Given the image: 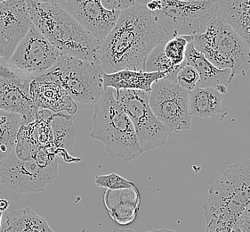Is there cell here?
Returning <instances> with one entry per match:
<instances>
[{
	"label": "cell",
	"mask_w": 250,
	"mask_h": 232,
	"mask_svg": "<svg viewBox=\"0 0 250 232\" xmlns=\"http://www.w3.org/2000/svg\"><path fill=\"white\" fill-rule=\"evenodd\" d=\"M35 1H38L40 3H45V4L60 5V6H63L67 2V0H35Z\"/></svg>",
	"instance_id": "4dcf8cb0"
},
{
	"label": "cell",
	"mask_w": 250,
	"mask_h": 232,
	"mask_svg": "<svg viewBox=\"0 0 250 232\" xmlns=\"http://www.w3.org/2000/svg\"><path fill=\"white\" fill-rule=\"evenodd\" d=\"M240 227L242 232H250V202L240 216Z\"/></svg>",
	"instance_id": "f1b7e54d"
},
{
	"label": "cell",
	"mask_w": 250,
	"mask_h": 232,
	"mask_svg": "<svg viewBox=\"0 0 250 232\" xmlns=\"http://www.w3.org/2000/svg\"><path fill=\"white\" fill-rule=\"evenodd\" d=\"M62 7L100 43L115 26L121 13L106 9L101 0H67Z\"/></svg>",
	"instance_id": "4fadbf2b"
},
{
	"label": "cell",
	"mask_w": 250,
	"mask_h": 232,
	"mask_svg": "<svg viewBox=\"0 0 250 232\" xmlns=\"http://www.w3.org/2000/svg\"><path fill=\"white\" fill-rule=\"evenodd\" d=\"M56 157L40 148L31 159L21 160L15 152L0 164L1 182L19 194L43 191L58 175Z\"/></svg>",
	"instance_id": "52a82bcc"
},
{
	"label": "cell",
	"mask_w": 250,
	"mask_h": 232,
	"mask_svg": "<svg viewBox=\"0 0 250 232\" xmlns=\"http://www.w3.org/2000/svg\"><path fill=\"white\" fill-rule=\"evenodd\" d=\"M150 232H177L173 231V230H169V229H166V228H162V229H156Z\"/></svg>",
	"instance_id": "d6a6232c"
},
{
	"label": "cell",
	"mask_w": 250,
	"mask_h": 232,
	"mask_svg": "<svg viewBox=\"0 0 250 232\" xmlns=\"http://www.w3.org/2000/svg\"><path fill=\"white\" fill-rule=\"evenodd\" d=\"M149 94L133 90L116 91V98L129 116L143 152L164 146L172 133L153 114L149 104Z\"/></svg>",
	"instance_id": "9c48e42d"
},
{
	"label": "cell",
	"mask_w": 250,
	"mask_h": 232,
	"mask_svg": "<svg viewBox=\"0 0 250 232\" xmlns=\"http://www.w3.org/2000/svg\"><path fill=\"white\" fill-rule=\"evenodd\" d=\"M2 218H3V212H0V228L2 226Z\"/></svg>",
	"instance_id": "8d00e7d4"
},
{
	"label": "cell",
	"mask_w": 250,
	"mask_h": 232,
	"mask_svg": "<svg viewBox=\"0 0 250 232\" xmlns=\"http://www.w3.org/2000/svg\"><path fill=\"white\" fill-rule=\"evenodd\" d=\"M150 0H135V5H145Z\"/></svg>",
	"instance_id": "836d02e7"
},
{
	"label": "cell",
	"mask_w": 250,
	"mask_h": 232,
	"mask_svg": "<svg viewBox=\"0 0 250 232\" xmlns=\"http://www.w3.org/2000/svg\"><path fill=\"white\" fill-rule=\"evenodd\" d=\"M31 24L26 0L0 3V57L10 58Z\"/></svg>",
	"instance_id": "7c38bea8"
},
{
	"label": "cell",
	"mask_w": 250,
	"mask_h": 232,
	"mask_svg": "<svg viewBox=\"0 0 250 232\" xmlns=\"http://www.w3.org/2000/svg\"><path fill=\"white\" fill-rule=\"evenodd\" d=\"M192 43L207 59L231 75L246 76L250 69V47L245 39L220 15L209 22L206 30L193 36Z\"/></svg>",
	"instance_id": "5b68a950"
},
{
	"label": "cell",
	"mask_w": 250,
	"mask_h": 232,
	"mask_svg": "<svg viewBox=\"0 0 250 232\" xmlns=\"http://www.w3.org/2000/svg\"><path fill=\"white\" fill-rule=\"evenodd\" d=\"M104 203L113 222L121 226L129 225L137 217L140 208V193L136 186L119 190L106 189Z\"/></svg>",
	"instance_id": "e0dca14e"
},
{
	"label": "cell",
	"mask_w": 250,
	"mask_h": 232,
	"mask_svg": "<svg viewBox=\"0 0 250 232\" xmlns=\"http://www.w3.org/2000/svg\"><path fill=\"white\" fill-rule=\"evenodd\" d=\"M167 40L161 41L151 50L145 63V71L165 72V79L176 83V75L181 68L174 67L171 61L166 56L165 44Z\"/></svg>",
	"instance_id": "cb8c5ba5"
},
{
	"label": "cell",
	"mask_w": 250,
	"mask_h": 232,
	"mask_svg": "<svg viewBox=\"0 0 250 232\" xmlns=\"http://www.w3.org/2000/svg\"><path fill=\"white\" fill-rule=\"evenodd\" d=\"M112 232H137L133 231V230H120V229H116Z\"/></svg>",
	"instance_id": "e575fe53"
},
{
	"label": "cell",
	"mask_w": 250,
	"mask_h": 232,
	"mask_svg": "<svg viewBox=\"0 0 250 232\" xmlns=\"http://www.w3.org/2000/svg\"><path fill=\"white\" fill-rule=\"evenodd\" d=\"M153 114L172 132L189 131L191 118L189 110V91L167 79L155 81L149 94Z\"/></svg>",
	"instance_id": "8fae6325"
},
{
	"label": "cell",
	"mask_w": 250,
	"mask_h": 232,
	"mask_svg": "<svg viewBox=\"0 0 250 232\" xmlns=\"http://www.w3.org/2000/svg\"><path fill=\"white\" fill-rule=\"evenodd\" d=\"M190 116L199 118H210L223 111V96L213 88L197 86L189 92Z\"/></svg>",
	"instance_id": "7402d4cb"
},
{
	"label": "cell",
	"mask_w": 250,
	"mask_h": 232,
	"mask_svg": "<svg viewBox=\"0 0 250 232\" xmlns=\"http://www.w3.org/2000/svg\"><path fill=\"white\" fill-rule=\"evenodd\" d=\"M50 124L57 155H60L64 161L69 162L80 161V159H75L68 154L74 146L77 134L72 116L66 113H53Z\"/></svg>",
	"instance_id": "d6986e66"
},
{
	"label": "cell",
	"mask_w": 250,
	"mask_h": 232,
	"mask_svg": "<svg viewBox=\"0 0 250 232\" xmlns=\"http://www.w3.org/2000/svg\"><path fill=\"white\" fill-rule=\"evenodd\" d=\"M21 125L22 116L0 110V164L15 153L17 133Z\"/></svg>",
	"instance_id": "603a6c76"
},
{
	"label": "cell",
	"mask_w": 250,
	"mask_h": 232,
	"mask_svg": "<svg viewBox=\"0 0 250 232\" xmlns=\"http://www.w3.org/2000/svg\"><path fill=\"white\" fill-rule=\"evenodd\" d=\"M160 1V10L151 15L168 40L175 36L202 33L209 22L217 15L216 1Z\"/></svg>",
	"instance_id": "ba28073f"
},
{
	"label": "cell",
	"mask_w": 250,
	"mask_h": 232,
	"mask_svg": "<svg viewBox=\"0 0 250 232\" xmlns=\"http://www.w3.org/2000/svg\"><path fill=\"white\" fill-rule=\"evenodd\" d=\"M62 55L31 24L27 34L7 60V66L19 78L31 81L49 70Z\"/></svg>",
	"instance_id": "30bf717a"
},
{
	"label": "cell",
	"mask_w": 250,
	"mask_h": 232,
	"mask_svg": "<svg viewBox=\"0 0 250 232\" xmlns=\"http://www.w3.org/2000/svg\"><path fill=\"white\" fill-rule=\"evenodd\" d=\"M30 21L62 55L99 62L100 42L60 5L26 0Z\"/></svg>",
	"instance_id": "7a4b0ae2"
},
{
	"label": "cell",
	"mask_w": 250,
	"mask_h": 232,
	"mask_svg": "<svg viewBox=\"0 0 250 232\" xmlns=\"http://www.w3.org/2000/svg\"><path fill=\"white\" fill-rule=\"evenodd\" d=\"M0 232H55L48 222L30 208L15 209L5 215Z\"/></svg>",
	"instance_id": "44dd1931"
},
{
	"label": "cell",
	"mask_w": 250,
	"mask_h": 232,
	"mask_svg": "<svg viewBox=\"0 0 250 232\" xmlns=\"http://www.w3.org/2000/svg\"><path fill=\"white\" fill-rule=\"evenodd\" d=\"M200 81L198 71L192 66L185 65L181 68L176 75V83L187 91H193Z\"/></svg>",
	"instance_id": "4316f807"
},
{
	"label": "cell",
	"mask_w": 250,
	"mask_h": 232,
	"mask_svg": "<svg viewBox=\"0 0 250 232\" xmlns=\"http://www.w3.org/2000/svg\"><path fill=\"white\" fill-rule=\"evenodd\" d=\"M0 78H19L7 66V60L0 57Z\"/></svg>",
	"instance_id": "f546056e"
},
{
	"label": "cell",
	"mask_w": 250,
	"mask_h": 232,
	"mask_svg": "<svg viewBox=\"0 0 250 232\" xmlns=\"http://www.w3.org/2000/svg\"><path fill=\"white\" fill-rule=\"evenodd\" d=\"M217 15L242 36L250 47V0H217Z\"/></svg>",
	"instance_id": "ffe728a7"
},
{
	"label": "cell",
	"mask_w": 250,
	"mask_h": 232,
	"mask_svg": "<svg viewBox=\"0 0 250 232\" xmlns=\"http://www.w3.org/2000/svg\"><path fill=\"white\" fill-rule=\"evenodd\" d=\"M100 62L62 55L49 70L35 79L54 81L65 90L74 101L95 105L105 91Z\"/></svg>",
	"instance_id": "8992f818"
},
{
	"label": "cell",
	"mask_w": 250,
	"mask_h": 232,
	"mask_svg": "<svg viewBox=\"0 0 250 232\" xmlns=\"http://www.w3.org/2000/svg\"><path fill=\"white\" fill-rule=\"evenodd\" d=\"M10 206V203L5 198H0V212H4L6 211Z\"/></svg>",
	"instance_id": "1f68e13d"
},
{
	"label": "cell",
	"mask_w": 250,
	"mask_h": 232,
	"mask_svg": "<svg viewBox=\"0 0 250 232\" xmlns=\"http://www.w3.org/2000/svg\"><path fill=\"white\" fill-rule=\"evenodd\" d=\"M108 10L123 11L135 5V0H101Z\"/></svg>",
	"instance_id": "83f0119b"
},
{
	"label": "cell",
	"mask_w": 250,
	"mask_h": 232,
	"mask_svg": "<svg viewBox=\"0 0 250 232\" xmlns=\"http://www.w3.org/2000/svg\"><path fill=\"white\" fill-rule=\"evenodd\" d=\"M250 202V159L228 167L208 189L203 206L206 228H240V218Z\"/></svg>",
	"instance_id": "3957f363"
},
{
	"label": "cell",
	"mask_w": 250,
	"mask_h": 232,
	"mask_svg": "<svg viewBox=\"0 0 250 232\" xmlns=\"http://www.w3.org/2000/svg\"><path fill=\"white\" fill-rule=\"evenodd\" d=\"M185 59L187 65L192 66L200 75L197 86L213 88L222 95L227 93V86L233 79L230 69H220L214 66L201 52L196 49L192 41L187 46Z\"/></svg>",
	"instance_id": "2e32d148"
},
{
	"label": "cell",
	"mask_w": 250,
	"mask_h": 232,
	"mask_svg": "<svg viewBox=\"0 0 250 232\" xmlns=\"http://www.w3.org/2000/svg\"><path fill=\"white\" fill-rule=\"evenodd\" d=\"M30 80L0 78V110L22 116L23 125L35 121L38 109L31 99Z\"/></svg>",
	"instance_id": "5bb4252c"
},
{
	"label": "cell",
	"mask_w": 250,
	"mask_h": 232,
	"mask_svg": "<svg viewBox=\"0 0 250 232\" xmlns=\"http://www.w3.org/2000/svg\"><path fill=\"white\" fill-rule=\"evenodd\" d=\"M95 184L99 187H104L110 190H119L135 187V183L125 180L115 172H111L106 175H99L95 177Z\"/></svg>",
	"instance_id": "484cf974"
},
{
	"label": "cell",
	"mask_w": 250,
	"mask_h": 232,
	"mask_svg": "<svg viewBox=\"0 0 250 232\" xmlns=\"http://www.w3.org/2000/svg\"><path fill=\"white\" fill-rule=\"evenodd\" d=\"M94 129L90 137L103 142L111 158L130 161L141 156V148L129 116L116 98L111 88L105 89L95 105Z\"/></svg>",
	"instance_id": "277c9868"
},
{
	"label": "cell",
	"mask_w": 250,
	"mask_h": 232,
	"mask_svg": "<svg viewBox=\"0 0 250 232\" xmlns=\"http://www.w3.org/2000/svg\"><path fill=\"white\" fill-rule=\"evenodd\" d=\"M168 40L145 5L121 11L115 26L100 43L99 62L104 73L121 70L145 71L151 50Z\"/></svg>",
	"instance_id": "6da1fadb"
},
{
	"label": "cell",
	"mask_w": 250,
	"mask_h": 232,
	"mask_svg": "<svg viewBox=\"0 0 250 232\" xmlns=\"http://www.w3.org/2000/svg\"><path fill=\"white\" fill-rule=\"evenodd\" d=\"M193 40V36H175L167 40L165 44L166 56L171 61L174 67L181 68L185 66V52L187 46Z\"/></svg>",
	"instance_id": "d4e9b609"
},
{
	"label": "cell",
	"mask_w": 250,
	"mask_h": 232,
	"mask_svg": "<svg viewBox=\"0 0 250 232\" xmlns=\"http://www.w3.org/2000/svg\"><path fill=\"white\" fill-rule=\"evenodd\" d=\"M165 77V72L162 71L150 72L125 69L113 73H104V89L111 88L116 91L133 90L150 93L152 84Z\"/></svg>",
	"instance_id": "ac0fdd59"
},
{
	"label": "cell",
	"mask_w": 250,
	"mask_h": 232,
	"mask_svg": "<svg viewBox=\"0 0 250 232\" xmlns=\"http://www.w3.org/2000/svg\"><path fill=\"white\" fill-rule=\"evenodd\" d=\"M31 99L38 110L45 109L52 113L75 115L78 107L69 93L54 81L33 79L30 81Z\"/></svg>",
	"instance_id": "9a60e30c"
},
{
	"label": "cell",
	"mask_w": 250,
	"mask_h": 232,
	"mask_svg": "<svg viewBox=\"0 0 250 232\" xmlns=\"http://www.w3.org/2000/svg\"><path fill=\"white\" fill-rule=\"evenodd\" d=\"M6 0H0V3H2V2H5Z\"/></svg>",
	"instance_id": "74e56055"
},
{
	"label": "cell",
	"mask_w": 250,
	"mask_h": 232,
	"mask_svg": "<svg viewBox=\"0 0 250 232\" xmlns=\"http://www.w3.org/2000/svg\"><path fill=\"white\" fill-rule=\"evenodd\" d=\"M185 1H196V2H201V1H217V0H185Z\"/></svg>",
	"instance_id": "d590c367"
}]
</instances>
